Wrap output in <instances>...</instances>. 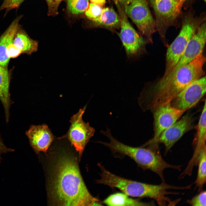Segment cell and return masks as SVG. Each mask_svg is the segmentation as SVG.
<instances>
[{
  "label": "cell",
  "instance_id": "obj_5",
  "mask_svg": "<svg viewBox=\"0 0 206 206\" xmlns=\"http://www.w3.org/2000/svg\"><path fill=\"white\" fill-rule=\"evenodd\" d=\"M190 11L185 16L181 31L172 43L168 47L166 67L163 76H167L173 70L183 53L189 41L199 27L205 20V14L195 16Z\"/></svg>",
  "mask_w": 206,
  "mask_h": 206
},
{
  "label": "cell",
  "instance_id": "obj_27",
  "mask_svg": "<svg viewBox=\"0 0 206 206\" xmlns=\"http://www.w3.org/2000/svg\"><path fill=\"white\" fill-rule=\"evenodd\" d=\"M14 151V149L8 148L5 145L0 136V163L2 159L1 157L2 154L6 153L9 152H13Z\"/></svg>",
  "mask_w": 206,
  "mask_h": 206
},
{
  "label": "cell",
  "instance_id": "obj_22",
  "mask_svg": "<svg viewBox=\"0 0 206 206\" xmlns=\"http://www.w3.org/2000/svg\"><path fill=\"white\" fill-rule=\"evenodd\" d=\"M67 4L68 11L75 15L84 13L89 4V0H67Z\"/></svg>",
  "mask_w": 206,
  "mask_h": 206
},
{
  "label": "cell",
  "instance_id": "obj_15",
  "mask_svg": "<svg viewBox=\"0 0 206 206\" xmlns=\"http://www.w3.org/2000/svg\"><path fill=\"white\" fill-rule=\"evenodd\" d=\"M206 104L205 100L198 124L197 126V133L195 140V147L193 156L187 167V169L192 170L194 166L197 165L199 153L202 148L206 146Z\"/></svg>",
  "mask_w": 206,
  "mask_h": 206
},
{
  "label": "cell",
  "instance_id": "obj_18",
  "mask_svg": "<svg viewBox=\"0 0 206 206\" xmlns=\"http://www.w3.org/2000/svg\"><path fill=\"white\" fill-rule=\"evenodd\" d=\"M13 43L21 54L31 55L38 49V42L30 38L20 27L15 36Z\"/></svg>",
  "mask_w": 206,
  "mask_h": 206
},
{
  "label": "cell",
  "instance_id": "obj_31",
  "mask_svg": "<svg viewBox=\"0 0 206 206\" xmlns=\"http://www.w3.org/2000/svg\"></svg>",
  "mask_w": 206,
  "mask_h": 206
},
{
  "label": "cell",
  "instance_id": "obj_24",
  "mask_svg": "<svg viewBox=\"0 0 206 206\" xmlns=\"http://www.w3.org/2000/svg\"><path fill=\"white\" fill-rule=\"evenodd\" d=\"M199 194L195 195L187 202L193 206H205L206 205V191H201Z\"/></svg>",
  "mask_w": 206,
  "mask_h": 206
},
{
  "label": "cell",
  "instance_id": "obj_7",
  "mask_svg": "<svg viewBox=\"0 0 206 206\" xmlns=\"http://www.w3.org/2000/svg\"><path fill=\"white\" fill-rule=\"evenodd\" d=\"M119 12L121 29L118 34L129 60H134L145 53L147 42L129 23L127 16L118 3H116Z\"/></svg>",
  "mask_w": 206,
  "mask_h": 206
},
{
  "label": "cell",
  "instance_id": "obj_21",
  "mask_svg": "<svg viewBox=\"0 0 206 206\" xmlns=\"http://www.w3.org/2000/svg\"><path fill=\"white\" fill-rule=\"evenodd\" d=\"M197 165H198L197 178L194 183L198 192L202 190L206 182V146L201 151L198 157Z\"/></svg>",
  "mask_w": 206,
  "mask_h": 206
},
{
  "label": "cell",
  "instance_id": "obj_28",
  "mask_svg": "<svg viewBox=\"0 0 206 206\" xmlns=\"http://www.w3.org/2000/svg\"><path fill=\"white\" fill-rule=\"evenodd\" d=\"M93 3L98 5L101 7L104 6L106 0H90Z\"/></svg>",
  "mask_w": 206,
  "mask_h": 206
},
{
  "label": "cell",
  "instance_id": "obj_4",
  "mask_svg": "<svg viewBox=\"0 0 206 206\" xmlns=\"http://www.w3.org/2000/svg\"><path fill=\"white\" fill-rule=\"evenodd\" d=\"M101 172L96 183L116 188L129 196L147 197L154 200L158 205L166 200L168 186L164 183L154 185L139 182L118 176L106 169L100 163L98 164Z\"/></svg>",
  "mask_w": 206,
  "mask_h": 206
},
{
  "label": "cell",
  "instance_id": "obj_8",
  "mask_svg": "<svg viewBox=\"0 0 206 206\" xmlns=\"http://www.w3.org/2000/svg\"><path fill=\"white\" fill-rule=\"evenodd\" d=\"M122 6L126 15L136 25L147 42L152 43L155 23L146 1L131 0Z\"/></svg>",
  "mask_w": 206,
  "mask_h": 206
},
{
  "label": "cell",
  "instance_id": "obj_23",
  "mask_svg": "<svg viewBox=\"0 0 206 206\" xmlns=\"http://www.w3.org/2000/svg\"><path fill=\"white\" fill-rule=\"evenodd\" d=\"M103 9L102 7L91 3L85 11V15L88 18L94 22L101 16Z\"/></svg>",
  "mask_w": 206,
  "mask_h": 206
},
{
  "label": "cell",
  "instance_id": "obj_30",
  "mask_svg": "<svg viewBox=\"0 0 206 206\" xmlns=\"http://www.w3.org/2000/svg\"><path fill=\"white\" fill-rule=\"evenodd\" d=\"M203 0V1L205 2H206V0Z\"/></svg>",
  "mask_w": 206,
  "mask_h": 206
},
{
  "label": "cell",
  "instance_id": "obj_17",
  "mask_svg": "<svg viewBox=\"0 0 206 206\" xmlns=\"http://www.w3.org/2000/svg\"><path fill=\"white\" fill-rule=\"evenodd\" d=\"M9 84L10 76L7 68L0 65V100L4 109L7 122L9 121L11 104Z\"/></svg>",
  "mask_w": 206,
  "mask_h": 206
},
{
  "label": "cell",
  "instance_id": "obj_26",
  "mask_svg": "<svg viewBox=\"0 0 206 206\" xmlns=\"http://www.w3.org/2000/svg\"><path fill=\"white\" fill-rule=\"evenodd\" d=\"M48 6V15H55L58 14L59 6L63 0H45Z\"/></svg>",
  "mask_w": 206,
  "mask_h": 206
},
{
  "label": "cell",
  "instance_id": "obj_10",
  "mask_svg": "<svg viewBox=\"0 0 206 206\" xmlns=\"http://www.w3.org/2000/svg\"><path fill=\"white\" fill-rule=\"evenodd\" d=\"M206 83L205 76L193 81L175 97L170 103L171 105L185 111L194 106L205 93Z\"/></svg>",
  "mask_w": 206,
  "mask_h": 206
},
{
  "label": "cell",
  "instance_id": "obj_29",
  "mask_svg": "<svg viewBox=\"0 0 206 206\" xmlns=\"http://www.w3.org/2000/svg\"><path fill=\"white\" fill-rule=\"evenodd\" d=\"M115 2H117L123 6L128 3L131 0H113Z\"/></svg>",
  "mask_w": 206,
  "mask_h": 206
},
{
  "label": "cell",
  "instance_id": "obj_11",
  "mask_svg": "<svg viewBox=\"0 0 206 206\" xmlns=\"http://www.w3.org/2000/svg\"><path fill=\"white\" fill-rule=\"evenodd\" d=\"M185 111L173 107L170 103L156 109L153 112V137L141 146H157L158 140L162 132L177 121Z\"/></svg>",
  "mask_w": 206,
  "mask_h": 206
},
{
  "label": "cell",
  "instance_id": "obj_2",
  "mask_svg": "<svg viewBox=\"0 0 206 206\" xmlns=\"http://www.w3.org/2000/svg\"><path fill=\"white\" fill-rule=\"evenodd\" d=\"M205 60L202 51L192 61L179 69L169 80H158L154 84L147 85L140 96L144 110L153 112L170 103L187 86L204 75L203 68Z\"/></svg>",
  "mask_w": 206,
  "mask_h": 206
},
{
  "label": "cell",
  "instance_id": "obj_12",
  "mask_svg": "<svg viewBox=\"0 0 206 206\" xmlns=\"http://www.w3.org/2000/svg\"><path fill=\"white\" fill-rule=\"evenodd\" d=\"M206 40V25L205 21L199 27L189 41L182 56L173 70L167 76L162 77L159 80L165 81L169 80L180 68L193 60L203 51Z\"/></svg>",
  "mask_w": 206,
  "mask_h": 206
},
{
  "label": "cell",
  "instance_id": "obj_3",
  "mask_svg": "<svg viewBox=\"0 0 206 206\" xmlns=\"http://www.w3.org/2000/svg\"><path fill=\"white\" fill-rule=\"evenodd\" d=\"M104 134L108 137L110 142L100 141V144L108 148L112 153H119L130 157L143 169L154 172L158 175L162 182H165L163 175L165 169L172 168L179 171L181 170V165H173L166 162L163 158L158 147L130 146L116 139L110 130L106 131Z\"/></svg>",
  "mask_w": 206,
  "mask_h": 206
},
{
  "label": "cell",
  "instance_id": "obj_14",
  "mask_svg": "<svg viewBox=\"0 0 206 206\" xmlns=\"http://www.w3.org/2000/svg\"><path fill=\"white\" fill-rule=\"evenodd\" d=\"M25 134L31 146L37 153L46 152L55 137L48 126L45 124L31 125Z\"/></svg>",
  "mask_w": 206,
  "mask_h": 206
},
{
  "label": "cell",
  "instance_id": "obj_6",
  "mask_svg": "<svg viewBox=\"0 0 206 206\" xmlns=\"http://www.w3.org/2000/svg\"><path fill=\"white\" fill-rule=\"evenodd\" d=\"M185 0H149L155 14L156 28L164 45L167 47V31L178 17Z\"/></svg>",
  "mask_w": 206,
  "mask_h": 206
},
{
  "label": "cell",
  "instance_id": "obj_25",
  "mask_svg": "<svg viewBox=\"0 0 206 206\" xmlns=\"http://www.w3.org/2000/svg\"><path fill=\"white\" fill-rule=\"evenodd\" d=\"M25 0H4L0 7V11L3 9L9 10L19 7Z\"/></svg>",
  "mask_w": 206,
  "mask_h": 206
},
{
  "label": "cell",
  "instance_id": "obj_13",
  "mask_svg": "<svg viewBox=\"0 0 206 206\" xmlns=\"http://www.w3.org/2000/svg\"><path fill=\"white\" fill-rule=\"evenodd\" d=\"M193 122L192 117L190 114H186L162 132L157 144H164L165 154L185 133L193 128Z\"/></svg>",
  "mask_w": 206,
  "mask_h": 206
},
{
  "label": "cell",
  "instance_id": "obj_19",
  "mask_svg": "<svg viewBox=\"0 0 206 206\" xmlns=\"http://www.w3.org/2000/svg\"><path fill=\"white\" fill-rule=\"evenodd\" d=\"M125 193H117L110 195L103 201L108 206H152L155 205L153 202H143L137 199L132 198Z\"/></svg>",
  "mask_w": 206,
  "mask_h": 206
},
{
  "label": "cell",
  "instance_id": "obj_1",
  "mask_svg": "<svg viewBox=\"0 0 206 206\" xmlns=\"http://www.w3.org/2000/svg\"><path fill=\"white\" fill-rule=\"evenodd\" d=\"M51 193L55 203L64 206H93L99 199L88 191L76 159L64 154L54 166Z\"/></svg>",
  "mask_w": 206,
  "mask_h": 206
},
{
  "label": "cell",
  "instance_id": "obj_9",
  "mask_svg": "<svg viewBox=\"0 0 206 206\" xmlns=\"http://www.w3.org/2000/svg\"><path fill=\"white\" fill-rule=\"evenodd\" d=\"M86 107V105L80 109L71 117L70 120L71 125L65 134L71 144L78 152L80 158L90 138L94 135L95 131L88 122H85L82 119Z\"/></svg>",
  "mask_w": 206,
  "mask_h": 206
},
{
  "label": "cell",
  "instance_id": "obj_16",
  "mask_svg": "<svg viewBox=\"0 0 206 206\" xmlns=\"http://www.w3.org/2000/svg\"><path fill=\"white\" fill-rule=\"evenodd\" d=\"M22 16H19L11 23L0 37V65L7 67L10 59L7 54V48L13 42L15 36L20 28L19 22Z\"/></svg>",
  "mask_w": 206,
  "mask_h": 206
},
{
  "label": "cell",
  "instance_id": "obj_20",
  "mask_svg": "<svg viewBox=\"0 0 206 206\" xmlns=\"http://www.w3.org/2000/svg\"><path fill=\"white\" fill-rule=\"evenodd\" d=\"M119 16L113 8L107 7L103 9L100 18L94 23L98 26L110 29L120 27Z\"/></svg>",
  "mask_w": 206,
  "mask_h": 206
}]
</instances>
